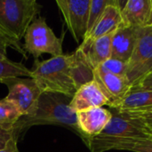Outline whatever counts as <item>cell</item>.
<instances>
[{"mask_svg": "<svg viewBox=\"0 0 152 152\" xmlns=\"http://www.w3.org/2000/svg\"><path fill=\"white\" fill-rule=\"evenodd\" d=\"M71 98L61 94L43 92L37 111L32 117L21 116L12 128L13 136H19L33 126L55 125L67 127L84 141L85 137L79 130L77 112L70 107Z\"/></svg>", "mask_w": 152, "mask_h": 152, "instance_id": "obj_1", "label": "cell"}, {"mask_svg": "<svg viewBox=\"0 0 152 152\" xmlns=\"http://www.w3.org/2000/svg\"><path fill=\"white\" fill-rule=\"evenodd\" d=\"M73 53L61 54L48 60H36L32 72L34 78L43 92L64 94L72 98L77 88L72 74Z\"/></svg>", "mask_w": 152, "mask_h": 152, "instance_id": "obj_2", "label": "cell"}, {"mask_svg": "<svg viewBox=\"0 0 152 152\" xmlns=\"http://www.w3.org/2000/svg\"><path fill=\"white\" fill-rule=\"evenodd\" d=\"M42 7L36 0H0V30L20 41Z\"/></svg>", "mask_w": 152, "mask_h": 152, "instance_id": "obj_3", "label": "cell"}, {"mask_svg": "<svg viewBox=\"0 0 152 152\" xmlns=\"http://www.w3.org/2000/svg\"><path fill=\"white\" fill-rule=\"evenodd\" d=\"M24 40L25 52L28 55H32L35 60H38L43 53H49L52 57L63 54V37H58L53 33L45 17L38 16L34 20L25 34Z\"/></svg>", "mask_w": 152, "mask_h": 152, "instance_id": "obj_4", "label": "cell"}, {"mask_svg": "<svg viewBox=\"0 0 152 152\" xmlns=\"http://www.w3.org/2000/svg\"><path fill=\"white\" fill-rule=\"evenodd\" d=\"M8 88L7 100L13 102L22 116L32 117L37 111L42 89L32 77H11L4 79Z\"/></svg>", "mask_w": 152, "mask_h": 152, "instance_id": "obj_5", "label": "cell"}, {"mask_svg": "<svg viewBox=\"0 0 152 152\" xmlns=\"http://www.w3.org/2000/svg\"><path fill=\"white\" fill-rule=\"evenodd\" d=\"M152 69V26L138 28L133 53L127 61L126 78L133 84Z\"/></svg>", "mask_w": 152, "mask_h": 152, "instance_id": "obj_6", "label": "cell"}, {"mask_svg": "<svg viewBox=\"0 0 152 152\" xmlns=\"http://www.w3.org/2000/svg\"><path fill=\"white\" fill-rule=\"evenodd\" d=\"M111 113V119L103 131L96 136L86 139L85 144L87 148L91 145L121 138L151 137L146 134L143 127L137 121L116 110Z\"/></svg>", "mask_w": 152, "mask_h": 152, "instance_id": "obj_7", "label": "cell"}, {"mask_svg": "<svg viewBox=\"0 0 152 152\" xmlns=\"http://www.w3.org/2000/svg\"><path fill=\"white\" fill-rule=\"evenodd\" d=\"M67 28L77 44H81L87 32L91 0H56Z\"/></svg>", "mask_w": 152, "mask_h": 152, "instance_id": "obj_8", "label": "cell"}, {"mask_svg": "<svg viewBox=\"0 0 152 152\" xmlns=\"http://www.w3.org/2000/svg\"><path fill=\"white\" fill-rule=\"evenodd\" d=\"M93 77L108 99L110 109H116L132 89V85L126 77L106 73L98 69L93 71Z\"/></svg>", "mask_w": 152, "mask_h": 152, "instance_id": "obj_9", "label": "cell"}, {"mask_svg": "<svg viewBox=\"0 0 152 152\" xmlns=\"http://www.w3.org/2000/svg\"><path fill=\"white\" fill-rule=\"evenodd\" d=\"M111 117V111L103 107L92 108L77 112V125L85 137L84 143L88 137L100 134L110 123Z\"/></svg>", "mask_w": 152, "mask_h": 152, "instance_id": "obj_10", "label": "cell"}, {"mask_svg": "<svg viewBox=\"0 0 152 152\" xmlns=\"http://www.w3.org/2000/svg\"><path fill=\"white\" fill-rule=\"evenodd\" d=\"M121 9V2L113 0V2L105 8L100 19L97 20L91 31L86 36L81 44H87L93 40L114 32L120 25L123 24Z\"/></svg>", "mask_w": 152, "mask_h": 152, "instance_id": "obj_11", "label": "cell"}, {"mask_svg": "<svg viewBox=\"0 0 152 152\" xmlns=\"http://www.w3.org/2000/svg\"><path fill=\"white\" fill-rule=\"evenodd\" d=\"M70 107L76 112L92 109L109 106V101L100 89L98 84L92 80L82 85L75 93L70 101Z\"/></svg>", "mask_w": 152, "mask_h": 152, "instance_id": "obj_12", "label": "cell"}, {"mask_svg": "<svg viewBox=\"0 0 152 152\" xmlns=\"http://www.w3.org/2000/svg\"><path fill=\"white\" fill-rule=\"evenodd\" d=\"M115 31L87 44L79 45L77 50L82 53L86 62L93 71L110 58L111 42Z\"/></svg>", "mask_w": 152, "mask_h": 152, "instance_id": "obj_13", "label": "cell"}, {"mask_svg": "<svg viewBox=\"0 0 152 152\" xmlns=\"http://www.w3.org/2000/svg\"><path fill=\"white\" fill-rule=\"evenodd\" d=\"M123 24L134 28L152 26L151 0H128L121 9Z\"/></svg>", "mask_w": 152, "mask_h": 152, "instance_id": "obj_14", "label": "cell"}, {"mask_svg": "<svg viewBox=\"0 0 152 152\" xmlns=\"http://www.w3.org/2000/svg\"><path fill=\"white\" fill-rule=\"evenodd\" d=\"M138 28L120 25L115 31L111 42V56L110 58L117 59L127 62L130 59L137 38Z\"/></svg>", "mask_w": 152, "mask_h": 152, "instance_id": "obj_15", "label": "cell"}, {"mask_svg": "<svg viewBox=\"0 0 152 152\" xmlns=\"http://www.w3.org/2000/svg\"><path fill=\"white\" fill-rule=\"evenodd\" d=\"M91 152H104L111 150L133 152H152V137L121 138L88 147Z\"/></svg>", "mask_w": 152, "mask_h": 152, "instance_id": "obj_16", "label": "cell"}, {"mask_svg": "<svg viewBox=\"0 0 152 152\" xmlns=\"http://www.w3.org/2000/svg\"><path fill=\"white\" fill-rule=\"evenodd\" d=\"M152 107V91L131 90L121 103L113 109L117 111H128Z\"/></svg>", "mask_w": 152, "mask_h": 152, "instance_id": "obj_17", "label": "cell"}, {"mask_svg": "<svg viewBox=\"0 0 152 152\" xmlns=\"http://www.w3.org/2000/svg\"><path fill=\"white\" fill-rule=\"evenodd\" d=\"M16 105L6 98L0 100V127L12 131L14 125L21 117Z\"/></svg>", "mask_w": 152, "mask_h": 152, "instance_id": "obj_18", "label": "cell"}, {"mask_svg": "<svg viewBox=\"0 0 152 152\" xmlns=\"http://www.w3.org/2000/svg\"><path fill=\"white\" fill-rule=\"evenodd\" d=\"M11 77H32V72L21 62H16L8 58L0 59V83Z\"/></svg>", "mask_w": 152, "mask_h": 152, "instance_id": "obj_19", "label": "cell"}, {"mask_svg": "<svg viewBox=\"0 0 152 152\" xmlns=\"http://www.w3.org/2000/svg\"><path fill=\"white\" fill-rule=\"evenodd\" d=\"M117 111V110H116ZM128 118L137 121L144 129L146 134L152 137V107L148 109L128 110V111H118Z\"/></svg>", "mask_w": 152, "mask_h": 152, "instance_id": "obj_20", "label": "cell"}, {"mask_svg": "<svg viewBox=\"0 0 152 152\" xmlns=\"http://www.w3.org/2000/svg\"><path fill=\"white\" fill-rule=\"evenodd\" d=\"M112 2H113V0H91L90 8H89V15H88L86 35L91 31L93 27L95 25L97 20L100 19V17L102 16V14L104 12L105 8L109 4H110Z\"/></svg>", "mask_w": 152, "mask_h": 152, "instance_id": "obj_21", "label": "cell"}, {"mask_svg": "<svg viewBox=\"0 0 152 152\" xmlns=\"http://www.w3.org/2000/svg\"><path fill=\"white\" fill-rule=\"evenodd\" d=\"M97 69L106 73L126 77L127 62L117 59L110 58L106 61H104L102 65H100Z\"/></svg>", "mask_w": 152, "mask_h": 152, "instance_id": "obj_22", "label": "cell"}, {"mask_svg": "<svg viewBox=\"0 0 152 152\" xmlns=\"http://www.w3.org/2000/svg\"><path fill=\"white\" fill-rule=\"evenodd\" d=\"M0 46H4L6 48L11 47L13 50H15L16 52H18L19 53H20L25 60H28V55L25 52V50L23 48V45H21L20 41H18L14 38L8 37L1 30H0Z\"/></svg>", "mask_w": 152, "mask_h": 152, "instance_id": "obj_23", "label": "cell"}, {"mask_svg": "<svg viewBox=\"0 0 152 152\" xmlns=\"http://www.w3.org/2000/svg\"><path fill=\"white\" fill-rule=\"evenodd\" d=\"M131 90L152 91V69L133 84Z\"/></svg>", "mask_w": 152, "mask_h": 152, "instance_id": "obj_24", "label": "cell"}, {"mask_svg": "<svg viewBox=\"0 0 152 152\" xmlns=\"http://www.w3.org/2000/svg\"><path fill=\"white\" fill-rule=\"evenodd\" d=\"M13 137L12 131H8L0 127V151L3 150L8 142Z\"/></svg>", "mask_w": 152, "mask_h": 152, "instance_id": "obj_25", "label": "cell"}, {"mask_svg": "<svg viewBox=\"0 0 152 152\" xmlns=\"http://www.w3.org/2000/svg\"><path fill=\"white\" fill-rule=\"evenodd\" d=\"M17 141L18 140L13 136L8 142L6 146L3 150L0 151V152H20L18 150V147H17Z\"/></svg>", "mask_w": 152, "mask_h": 152, "instance_id": "obj_26", "label": "cell"}, {"mask_svg": "<svg viewBox=\"0 0 152 152\" xmlns=\"http://www.w3.org/2000/svg\"><path fill=\"white\" fill-rule=\"evenodd\" d=\"M6 47L4 46H0V59H4L7 58V53H6Z\"/></svg>", "mask_w": 152, "mask_h": 152, "instance_id": "obj_27", "label": "cell"}, {"mask_svg": "<svg viewBox=\"0 0 152 152\" xmlns=\"http://www.w3.org/2000/svg\"><path fill=\"white\" fill-rule=\"evenodd\" d=\"M151 5H152V0H151Z\"/></svg>", "mask_w": 152, "mask_h": 152, "instance_id": "obj_28", "label": "cell"}]
</instances>
